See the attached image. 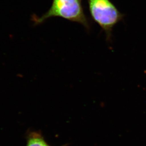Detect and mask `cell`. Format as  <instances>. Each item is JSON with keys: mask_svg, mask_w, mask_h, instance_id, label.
<instances>
[{"mask_svg": "<svg viewBox=\"0 0 146 146\" xmlns=\"http://www.w3.org/2000/svg\"><path fill=\"white\" fill-rule=\"evenodd\" d=\"M59 17L73 22L81 24L86 29L90 25L86 17L81 0H53L49 10L40 17H32L35 25L41 24L51 17Z\"/></svg>", "mask_w": 146, "mask_h": 146, "instance_id": "obj_1", "label": "cell"}, {"mask_svg": "<svg viewBox=\"0 0 146 146\" xmlns=\"http://www.w3.org/2000/svg\"><path fill=\"white\" fill-rule=\"evenodd\" d=\"M90 13L93 19L105 31L109 40L114 26L123 19L121 14L110 0H88Z\"/></svg>", "mask_w": 146, "mask_h": 146, "instance_id": "obj_2", "label": "cell"}, {"mask_svg": "<svg viewBox=\"0 0 146 146\" xmlns=\"http://www.w3.org/2000/svg\"><path fill=\"white\" fill-rule=\"evenodd\" d=\"M26 138L27 140L26 146H51L46 142L40 131H28L27 132Z\"/></svg>", "mask_w": 146, "mask_h": 146, "instance_id": "obj_3", "label": "cell"}]
</instances>
